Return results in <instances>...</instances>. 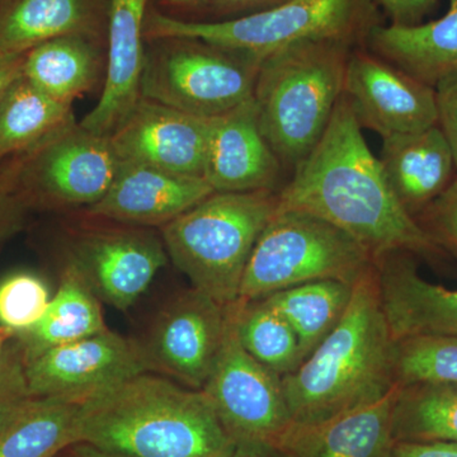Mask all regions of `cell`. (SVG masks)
I'll return each mask as SVG.
<instances>
[{
    "instance_id": "obj_40",
    "label": "cell",
    "mask_w": 457,
    "mask_h": 457,
    "mask_svg": "<svg viewBox=\"0 0 457 457\" xmlns=\"http://www.w3.org/2000/svg\"><path fill=\"white\" fill-rule=\"evenodd\" d=\"M209 0H150V8L180 21H197Z\"/></svg>"
},
{
    "instance_id": "obj_29",
    "label": "cell",
    "mask_w": 457,
    "mask_h": 457,
    "mask_svg": "<svg viewBox=\"0 0 457 457\" xmlns=\"http://www.w3.org/2000/svg\"><path fill=\"white\" fill-rule=\"evenodd\" d=\"M393 435L395 442H457V383L399 386Z\"/></svg>"
},
{
    "instance_id": "obj_33",
    "label": "cell",
    "mask_w": 457,
    "mask_h": 457,
    "mask_svg": "<svg viewBox=\"0 0 457 457\" xmlns=\"http://www.w3.org/2000/svg\"><path fill=\"white\" fill-rule=\"evenodd\" d=\"M29 152L0 162V245L20 230L31 210L21 189V173Z\"/></svg>"
},
{
    "instance_id": "obj_2",
    "label": "cell",
    "mask_w": 457,
    "mask_h": 457,
    "mask_svg": "<svg viewBox=\"0 0 457 457\" xmlns=\"http://www.w3.org/2000/svg\"><path fill=\"white\" fill-rule=\"evenodd\" d=\"M77 442L132 457H221L234 441L203 390L144 372L80 403Z\"/></svg>"
},
{
    "instance_id": "obj_44",
    "label": "cell",
    "mask_w": 457,
    "mask_h": 457,
    "mask_svg": "<svg viewBox=\"0 0 457 457\" xmlns=\"http://www.w3.org/2000/svg\"><path fill=\"white\" fill-rule=\"evenodd\" d=\"M14 339H16V333L12 332L8 328L0 327V363L7 357Z\"/></svg>"
},
{
    "instance_id": "obj_39",
    "label": "cell",
    "mask_w": 457,
    "mask_h": 457,
    "mask_svg": "<svg viewBox=\"0 0 457 457\" xmlns=\"http://www.w3.org/2000/svg\"><path fill=\"white\" fill-rule=\"evenodd\" d=\"M390 457H457V442H395Z\"/></svg>"
},
{
    "instance_id": "obj_26",
    "label": "cell",
    "mask_w": 457,
    "mask_h": 457,
    "mask_svg": "<svg viewBox=\"0 0 457 457\" xmlns=\"http://www.w3.org/2000/svg\"><path fill=\"white\" fill-rule=\"evenodd\" d=\"M80 403L32 398L0 431V457H59L77 442Z\"/></svg>"
},
{
    "instance_id": "obj_8",
    "label": "cell",
    "mask_w": 457,
    "mask_h": 457,
    "mask_svg": "<svg viewBox=\"0 0 457 457\" xmlns=\"http://www.w3.org/2000/svg\"><path fill=\"white\" fill-rule=\"evenodd\" d=\"M375 264L341 228L312 213L278 206L246 264L237 302L320 279L354 285Z\"/></svg>"
},
{
    "instance_id": "obj_14",
    "label": "cell",
    "mask_w": 457,
    "mask_h": 457,
    "mask_svg": "<svg viewBox=\"0 0 457 457\" xmlns=\"http://www.w3.org/2000/svg\"><path fill=\"white\" fill-rule=\"evenodd\" d=\"M345 96L362 130L381 139L437 125L435 88L371 53L352 51L345 71Z\"/></svg>"
},
{
    "instance_id": "obj_24",
    "label": "cell",
    "mask_w": 457,
    "mask_h": 457,
    "mask_svg": "<svg viewBox=\"0 0 457 457\" xmlns=\"http://www.w3.org/2000/svg\"><path fill=\"white\" fill-rule=\"evenodd\" d=\"M107 42L87 36H62L26 51L23 77L45 95L73 106L75 99L104 87Z\"/></svg>"
},
{
    "instance_id": "obj_22",
    "label": "cell",
    "mask_w": 457,
    "mask_h": 457,
    "mask_svg": "<svg viewBox=\"0 0 457 457\" xmlns=\"http://www.w3.org/2000/svg\"><path fill=\"white\" fill-rule=\"evenodd\" d=\"M110 0H0V50L23 54L62 36L107 42Z\"/></svg>"
},
{
    "instance_id": "obj_19",
    "label": "cell",
    "mask_w": 457,
    "mask_h": 457,
    "mask_svg": "<svg viewBox=\"0 0 457 457\" xmlns=\"http://www.w3.org/2000/svg\"><path fill=\"white\" fill-rule=\"evenodd\" d=\"M376 270L395 341L422 336L457 339V290L426 281L407 252L384 255L376 261Z\"/></svg>"
},
{
    "instance_id": "obj_34",
    "label": "cell",
    "mask_w": 457,
    "mask_h": 457,
    "mask_svg": "<svg viewBox=\"0 0 457 457\" xmlns=\"http://www.w3.org/2000/svg\"><path fill=\"white\" fill-rule=\"evenodd\" d=\"M416 220L433 243L457 262V177Z\"/></svg>"
},
{
    "instance_id": "obj_28",
    "label": "cell",
    "mask_w": 457,
    "mask_h": 457,
    "mask_svg": "<svg viewBox=\"0 0 457 457\" xmlns=\"http://www.w3.org/2000/svg\"><path fill=\"white\" fill-rule=\"evenodd\" d=\"M353 285L335 279L306 282L263 297L286 319L299 339L303 362L341 320Z\"/></svg>"
},
{
    "instance_id": "obj_9",
    "label": "cell",
    "mask_w": 457,
    "mask_h": 457,
    "mask_svg": "<svg viewBox=\"0 0 457 457\" xmlns=\"http://www.w3.org/2000/svg\"><path fill=\"white\" fill-rule=\"evenodd\" d=\"M120 161L110 137L68 123L29 150L21 189L29 209H89L106 195Z\"/></svg>"
},
{
    "instance_id": "obj_12",
    "label": "cell",
    "mask_w": 457,
    "mask_h": 457,
    "mask_svg": "<svg viewBox=\"0 0 457 457\" xmlns=\"http://www.w3.org/2000/svg\"><path fill=\"white\" fill-rule=\"evenodd\" d=\"M152 372L140 341L104 329L42 352L25 362L33 398H62L83 403L117 385Z\"/></svg>"
},
{
    "instance_id": "obj_36",
    "label": "cell",
    "mask_w": 457,
    "mask_h": 457,
    "mask_svg": "<svg viewBox=\"0 0 457 457\" xmlns=\"http://www.w3.org/2000/svg\"><path fill=\"white\" fill-rule=\"evenodd\" d=\"M291 0H209L195 22H220L251 16L284 5Z\"/></svg>"
},
{
    "instance_id": "obj_15",
    "label": "cell",
    "mask_w": 457,
    "mask_h": 457,
    "mask_svg": "<svg viewBox=\"0 0 457 457\" xmlns=\"http://www.w3.org/2000/svg\"><path fill=\"white\" fill-rule=\"evenodd\" d=\"M207 122L140 97L110 140L120 162L204 179Z\"/></svg>"
},
{
    "instance_id": "obj_43",
    "label": "cell",
    "mask_w": 457,
    "mask_h": 457,
    "mask_svg": "<svg viewBox=\"0 0 457 457\" xmlns=\"http://www.w3.org/2000/svg\"><path fill=\"white\" fill-rule=\"evenodd\" d=\"M59 457H132L122 455V453H110L97 449L92 445L83 444V442H77V444L71 445L68 449L62 451Z\"/></svg>"
},
{
    "instance_id": "obj_30",
    "label": "cell",
    "mask_w": 457,
    "mask_h": 457,
    "mask_svg": "<svg viewBox=\"0 0 457 457\" xmlns=\"http://www.w3.org/2000/svg\"><path fill=\"white\" fill-rule=\"evenodd\" d=\"M234 308L239 341L258 362L279 376L302 365L296 333L266 299L236 302Z\"/></svg>"
},
{
    "instance_id": "obj_13",
    "label": "cell",
    "mask_w": 457,
    "mask_h": 457,
    "mask_svg": "<svg viewBox=\"0 0 457 457\" xmlns=\"http://www.w3.org/2000/svg\"><path fill=\"white\" fill-rule=\"evenodd\" d=\"M227 319L228 306L197 288L177 295L141 341L152 372L203 390L220 352Z\"/></svg>"
},
{
    "instance_id": "obj_37",
    "label": "cell",
    "mask_w": 457,
    "mask_h": 457,
    "mask_svg": "<svg viewBox=\"0 0 457 457\" xmlns=\"http://www.w3.org/2000/svg\"><path fill=\"white\" fill-rule=\"evenodd\" d=\"M437 125L449 141L457 167V75L435 87Z\"/></svg>"
},
{
    "instance_id": "obj_6",
    "label": "cell",
    "mask_w": 457,
    "mask_h": 457,
    "mask_svg": "<svg viewBox=\"0 0 457 457\" xmlns=\"http://www.w3.org/2000/svg\"><path fill=\"white\" fill-rule=\"evenodd\" d=\"M375 0H291L278 8L220 22H195L147 11L145 41L182 35L220 45L263 60L288 45L336 40L365 46L370 33L383 25Z\"/></svg>"
},
{
    "instance_id": "obj_42",
    "label": "cell",
    "mask_w": 457,
    "mask_h": 457,
    "mask_svg": "<svg viewBox=\"0 0 457 457\" xmlns=\"http://www.w3.org/2000/svg\"><path fill=\"white\" fill-rule=\"evenodd\" d=\"M221 457H279L272 447L254 442L234 441Z\"/></svg>"
},
{
    "instance_id": "obj_17",
    "label": "cell",
    "mask_w": 457,
    "mask_h": 457,
    "mask_svg": "<svg viewBox=\"0 0 457 457\" xmlns=\"http://www.w3.org/2000/svg\"><path fill=\"white\" fill-rule=\"evenodd\" d=\"M212 192L201 177L120 162L106 195L84 212L101 220L161 230Z\"/></svg>"
},
{
    "instance_id": "obj_18",
    "label": "cell",
    "mask_w": 457,
    "mask_h": 457,
    "mask_svg": "<svg viewBox=\"0 0 457 457\" xmlns=\"http://www.w3.org/2000/svg\"><path fill=\"white\" fill-rule=\"evenodd\" d=\"M149 7L150 0H110L106 79L98 104L79 121L102 137H111L140 99Z\"/></svg>"
},
{
    "instance_id": "obj_41",
    "label": "cell",
    "mask_w": 457,
    "mask_h": 457,
    "mask_svg": "<svg viewBox=\"0 0 457 457\" xmlns=\"http://www.w3.org/2000/svg\"><path fill=\"white\" fill-rule=\"evenodd\" d=\"M23 54L7 53L0 50V101L9 87L23 74Z\"/></svg>"
},
{
    "instance_id": "obj_7",
    "label": "cell",
    "mask_w": 457,
    "mask_h": 457,
    "mask_svg": "<svg viewBox=\"0 0 457 457\" xmlns=\"http://www.w3.org/2000/svg\"><path fill=\"white\" fill-rule=\"evenodd\" d=\"M262 60L192 36L145 41L140 97L204 120L253 98Z\"/></svg>"
},
{
    "instance_id": "obj_4",
    "label": "cell",
    "mask_w": 457,
    "mask_h": 457,
    "mask_svg": "<svg viewBox=\"0 0 457 457\" xmlns=\"http://www.w3.org/2000/svg\"><path fill=\"white\" fill-rule=\"evenodd\" d=\"M356 47L336 40L302 41L262 60L253 92L258 122L285 170L293 173L326 132Z\"/></svg>"
},
{
    "instance_id": "obj_27",
    "label": "cell",
    "mask_w": 457,
    "mask_h": 457,
    "mask_svg": "<svg viewBox=\"0 0 457 457\" xmlns=\"http://www.w3.org/2000/svg\"><path fill=\"white\" fill-rule=\"evenodd\" d=\"M73 121V106L49 97L21 75L0 101V162L29 152Z\"/></svg>"
},
{
    "instance_id": "obj_25",
    "label": "cell",
    "mask_w": 457,
    "mask_h": 457,
    "mask_svg": "<svg viewBox=\"0 0 457 457\" xmlns=\"http://www.w3.org/2000/svg\"><path fill=\"white\" fill-rule=\"evenodd\" d=\"M107 329L101 300L90 288L82 272L66 255L59 288L49 308L32 329L16 336L23 362L42 352L87 338Z\"/></svg>"
},
{
    "instance_id": "obj_35",
    "label": "cell",
    "mask_w": 457,
    "mask_h": 457,
    "mask_svg": "<svg viewBox=\"0 0 457 457\" xmlns=\"http://www.w3.org/2000/svg\"><path fill=\"white\" fill-rule=\"evenodd\" d=\"M32 398L27 386L22 352L14 339L7 357L0 363V431Z\"/></svg>"
},
{
    "instance_id": "obj_21",
    "label": "cell",
    "mask_w": 457,
    "mask_h": 457,
    "mask_svg": "<svg viewBox=\"0 0 457 457\" xmlns=\"http://www.w3.org/2000/svg\"><path fill=\"white\" fill-rule=\"evenodd\" d=\"M378 161L393 194L414 219L457 177L455 156L438 125L384 137Z\"/></svg>"
},
{
    "instance_id": "obj_23",
    "label": "cell",
    "mask_w": 457,
    "mask_h": 457,
    "mask_svg": "<svg viewBox=\"0 0 457 457\" xmlns=\"http://www.w3.org/2000/svg\"><path fill=\"white\" fill-rule=\"evenodd\" d=\"M365 46L435 88L457 75V0H449L446 13L437 20L414 26L375 27Z\"/></svg>"
},
{
    "instance_id": "obj_1",
    "label": "cell",
    "mask_w": 457,
    "mask_h": 457,
    "mask_svg": "<svg viewBox=\"0 0 457 457\" xmlns=\"http://www.w3.org/2000/svg\"><path fill=\"white\" fill-rule=\"evenodd\" d=\"M278 209L330 222L375 261L394 252L445 254L393 194L345 93L321 139L279 188Z\"/></svg>"
},
{
    "instance_id": "obj_11",
    "label": "cell",
    "mask_w": 457,
    "mask_h": 457,
    "mask_svg": "<svg viewBox=\"0 0 457 457\" xmlns=\"http://www.w3.org/2000/svg\"><path fill=\"white\" fill-rule=\"evenodd\" d=\"M66 255L101 302L128 311L167 264L161 234L152 228L90 218L69 228Z\"/></svg>"
},
{
    "instance_id": "obj_3",
    "label": "cell",
    "mask_w": 457,
    "mask_h": 457,
    "mask_svg": "<svg viewBox=\"0 0 457 457\" xmlns=\"http://www.w3.org/2000/svg\"><path fill=\"white\" fill-rule=\"evenodd\" d=\"M394 347L375 264L353 285L335 329L299 368L282 376L293 423L321 422L383 399L398 386Z\"/></svg>"
},
{
    "instance_id": "obj_32",
    "label": "cell",
    "mask_w": 457,
    "mask_h": 457,
    "mask_svg": "<svg viewBox=\"0 0 457 457\" xmlns=\"http://www.w3.org/2000/svg\"><path fill=\"white\" fill-rule=\"evenodd\" d=\"M51 297L49 286L35 273L7 276L0 281V327L16 336L32 329L49 308Z\"/></svg>"
},
{
    "instance_id": "obj_10",
    "label": "cell",
    "mask_w": 457,
    "mask_h": 457,
    "mask_svg": "<svg viewBox=\"0 0 457 457\" xmlns=\"http://www.w3.org/2000/svg\"><path fill=\"white\" fill-rule=\"evenodd\" d=\"M203 392L233 441L275 449L293 425L282 376L262 365L243 347L234 303L228 305L224 341Z\"/></svg>"
},
{
    "instance_id": "obj_5",
    "label": "cell",
    "mask_w": 457,
    "mask_h": 457,
    "mask_svg": "<svg viewBox=\"0 0 457 457\" xmlns=\"http://www.w3.org/2000/svg\"><path fill=\"white\" fill-rule=\"evenodd\" d=\"M278 206V191L212 192L161 228L168 258L192 287L230 305Z\"/></svg>"
},
{
    "instance_id": "obj_38",
    "label": "cell",
    "mask_w": 457,
    "mask_h": 457,
    "mask_svg": "<svg viewBox=\"0 0 457 457\" xmlns=\"http://www.w3.org/2000/svg\"><path fill=\"white\" fill-rule=\"evenodd\" d=\"M389 25L414 26L425 22L442 0H375Z\"/></svg>"
},
{
    "instance_id": "obj_16",
    "label": "cell",
    "mask_w": 457,
    "mask_h": 457,
    "mask_svg": "<svg viewBox=\"0 0 457 457\" xmlns=\"http://www.w3.org/2000/svg\"><path fill=\"white\" fill-rule=\"evenodd\" d=\"M284 171L262 134L253 98L207 122L204 179L213 192L279 191Z\"/></svg>"
},
{
    "instance_id": "obj_20",
    "label": "cell",
    "mask_w": 457,
    "mask_h": 457,
    "mask_svg": "<svg viewBox=\"0 0 457 457\" xmlns=\"http://www.w3.org/2000/svg\"><path fill=\"white\" fill-rule=\"evenodd\" d=\"M398 389L321 422L293 423L273 450L279 457H390Z\"/></svg>"
},
{
    "instance_id": "obj_31",
    "label": "cell",
    "mask_w": 457,
    "mask_h": 457,
    "mask_svg": "<svg viewBox=\"0 0 457 457\" xmlns=\"http://www.w3.org/2000/svg\"><path fill=\"white\" fill-rule=\"evenodd\" d=\"M394 371L398 386L427 381L457 383V339L429 336L398 339Z\"/></svg>"
}]
</instances>
